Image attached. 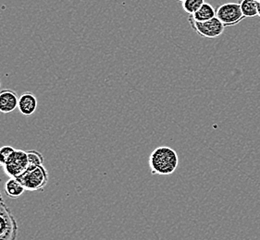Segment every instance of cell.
I'll return each instance as SVG.
<instances>
[{"label":"cell","mask_w":260,"mask_h":240,"mask_svg":"<svg viewBox=\"0 0 260 240\" xmlns=\"http://www.w3.org/2000/svg\"><path fill=\"white\" fill-rule=\"evenodd\" d=\"M148 163L152 175L169 176L177 169L179 157L171 147H157L151 152Z\"/></svg>","instance_id":"obj_1"},{"label":"cell","mask_w":260,"mask_h":240,"mask_svg":"<svg viewBox=\"0 0 260 240\" xmlns=\"http://www.w3.org/2000/svg\"><path fill=\"white\" fill-rule=\"evenodd\" d=\"M18 179L26 190H42L48 182V172L47 168L43 165L29 167L26 171L20 178H18Z\"/></svg>","instance_id":"obj_2"},{"label":"cell","mask_w":260,"mask_h":240,"mask_svg":"<svg viewBox=\"0 0 260 240\" xmlns=\"http://www.w3.org/2000/svg\"><path fill=\"white\" fill-rule=\"evenodd\" d=\"M18 224L11 209L5 203H0V240H16Z\"/></svg>","instance_id":"obj_3"},{"label":"cell","mask_w":260,"mask_h":240,"mask_svg":"<svg viewBox=\"0 0 260 240\" xmlns=\"http://www.w3.org/2000/svg\"><path fill=\"white\" fill-rule=\"evenodd\" d=\"M30 167L27 151L15 150L7 160L3 169L7 176L10 178H18L26 171Z\"/></svg>","instance_id":"obj_4"},{"label":"cell","mask_w":260,"mask_h":240,"mask_svg":"<svg viewBox=\"0 0 260 240\" xmlns=\"http://www.w3.org/2000/svg\"><path fill=\"white\" fill-rule=\"evenodd\" d=\"M216 18L224 27L235 26L245 19L241 11L240 3H226L216 10Z\"/></svg>","instance_id":"obj_5"},{"label":"cell","mask_w":260,"mask_h":240,"mask_svg":"<svg viewBox=\"0 0 260 240\" xmlns=\"http://www.w3.org/2000/svg\"><path fill=\"white\" fill-rule=\"evenodd\" d=\"M187 19L192 30L196 31V33H198L199 36L212 39L220 36L223 33L225 27L217 18L202 22L193 21L190 16H188Z\"/></svg>","instance_id":"obj_6"},{"label":"cell","mask_w":260,"mask_h":240,"mask_svg":"<svg viewBox=\"0 0 260 240\" xmlns=\"http://www.w3.org/2000/svg\"><path fill=\"white\" fill-rule=\"evenodd\" d=\"M19 96L12 90L0 91V113L10 114L18 108Z\"/></svg>","instance_id":"obj_7"},{"label":"cell","mask_w":260,"mask_h":240,"mask_svg":"<svg viewBox=\"0 0 260 240\" xmlns=\"http://www.w3.org/2000/svg\"><path fill=\"white\" fill-rule=\"evenodd\" d=\"M38 101L37 96L32 93L26 92L21 94L19 97V103H18V109L25 116H30L32 115L37 109Z\"/></svg>","instance_id":"obj_8"},{"label":"cell","mask_w":260,"mask_h":240,"mask_svg":"<svg viewBox=\"0 0 260 240\" xmlns=\"http://www.w3.org/2000/svg\"><path fill=\"white\" fill-rule=\"evenodd\" d=\"M6 194L11 198H19L26 190L18 178H11L5 183Z\"/></svg>","instance_id":"obj_9"},{"label":"cell","mask_w":260,"mask_h":240,"mask_svg":"<svg viewBox=\"0 0 260 240\" xmlns=\"http://www.w3.org/2000/svg\"><path fill=\"white\" fill-rule=\"evenodd\" d=\"M189 16L192 18L193 21H199V22L209 21V20H212L214 18H216V10L214 9L213 6L205 2L203 6L196 13Z\"/></svg>","instance_id":"obj_10"},{"label":"cell","mask_w":260,"mask_h":240,"mask_svg":"<svg viewBox=\"0 0 260 240\" xmlns=\"http://www.w3.org/2000/svg\"><path fill=\"white\" fill-rule=\"evenodd\" d=\"M241 11L245 18H254L257 16L258 1L256 0H242L240 2Z\"/></svg>","instance_id":"obj_11"},{"label":"cell","mask_w":260,"mask_h":240,"mask_svg":"<svg viewBox=\"0 0 260 240\" xmlns=\"http://www.w3.org/2000/svg\"><path fill=\"white\" fill-rule=\"evenodd\" d=\"M205 0H184L182 1V9L189 15H192L203 6Z\"/></svg>","instance_id":"obj_12"},{"label":"cell","mask_w":260,"mask_h":240,"mask_svg":"<svg viewBox=\"0 0 260 240\" xmlns=\"http://www.w3.org/2000/svg\"><path fill=\"white\" fill-rule=\"evenodd\" d=\"M27 154H28L30 167L42 166L44 164V156L42 155L41 152L31 150V151H27Z\"/></svg>","instance_id":"obj_13"},{"label":"cell","mask_w":260,"mask_h":240,"mask_svg":"<svg viewBox=\"0 0 260 240\" xmlns=\"http://www.w3.org/2000/svg\"><path fill=\"white\" fill-rule=\"evenodd\" d=\"M14 151H15V149L13 147L9 146V145L0 148V167H4L7 160L9 159V157L11 156Z\"/></svg>","instance_id":"obj_14"},{"label":"cell","mask_w":260,"mask_h":240,"mask_svg":"<svg viewBox=\"0 0 260 240\" xmlns=\"http://www.w3.org/2000/svg\"><path fill=\"white\" fill-rule=\"evenodd\" d=\"M257 16L260 17V4L258 3V7H257Z\"/></svg>","instance_id":"obj_15"},{"label":"cell","mask_w":260,"mask_h":240,"mask_svg":"<svg viewBox=\"0 0 260 240\" xmlns=\"http://www.w3.org/2000/svg\"><path fill=\"white\" fill-rule=\"evenodd\" d=\"M4 201H3V198H2V195H1V192H0V203H3Z\"/></svg>","instance_id":"obj_16"},{"label":"cell","mask_w":260,"mask_h":240,"mask_svg":"<svg viewBox=\"0 0 260 240\" xmlns=\"http://www.w3.org/2000/svg\"><path fill=\"white\" fill-rule=\"evenodd\" d=\"M177 1H180V2H182V1H184V0H177Z\"/></svg>","instance_id":"obj_17"},{"label":"cell","mask_w":260,"mask_h":240,"mask_svg":"<svg viewBox=\"0 0 260 240\" xmlns=\"http://www.w3.org/2000/svg\"><path fill=\"white\" fill-rule=\"evenodd\" d=\"M258 3L260 4V0H258Z\"/></svg>","instance_id":"obj_18"},{"label":"cell","mask_w":260,"mask_h":240,"mask_svg":"<svg viewBox=\"0 0 260 240\" xmlns=\"http://www.w3.org/2000/svg\"><path fill=\"white\" fill-rule=\"evenodd\" d=\"M0 86H1V83H0Z\"/></svg>","instance_id":"obj_19"},{"label":"cell","mask_w":260,"mask_h":240,"mask_svg":"<svg viewBox=\"0 0 260 240\" xmlns=\"http://www.w3.org/2000/svg\"><path fill=\"white\" fill-rule=\"evenodd\" d=\"M256 1H258V0H256Z\"/></svg>","instance_id":"obj_20"}]
</instances>
